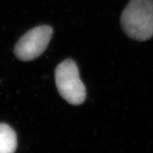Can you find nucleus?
I'll list each match as a JSON object with an SVG mask.
<instances>
[{"label": "nucleus", "instance_id": "7ed1b4c3", "mask_svg": "<svg viewBox=\"0 0 153 153\" xmlns=\"http://www.w3.org/2000/svg\"><path fill=\"white\" fill-rule=\"evenodd\" d=\"M52 34L53 29L50 26L34 27L18 41L14 48V54L21 61L33 60L46 50Z\"/></svg>", "mask_w": 153, "mask_h": 153}, {"label": "nucleus", "instance_id": "f257e3e1", "mask_svg": "<svg viewBox=\"0 0 153 153\" xmlns=\"http://www.w3.org/2000/svg\"><path fill=\"white\" fill-rule=\"evenodd\" d=\"M123 30L128 37L146 41L153 37V0H131L120 18Z\"/></svg>", "mask_w": 153, "mask_h": 153}, {"label": "nucleus", "instance_id": "f03ea898", "mask_svg": "<svg viewBox=\"0 0 153 153\" xmlns=\"http://www.w3.org/2000/svg\"><path fill=\"white\" fill-rule=\"evenodd\" d=\"M55 82L61 97L68 103L80 105L85 101V87L80 79L79 68L74 61L67 59L57 66Z\"/></svg>", "mask_w": 153, "mask_h": 153}, {"label": "nucleus", "instance_id": "20e7f679", "mask_svg": "<svg viewBox=\"0 0 153 153\" xmlns=\"http://www.w3.org/2000/svg\"><path fill=\"white\" fill-rule=\"evenodd\" d=\"M17 148V137L8 124L0 123V153H15Z\"/></svg>", "mask_w": 153, "mask_h": 153}]
</instances>
